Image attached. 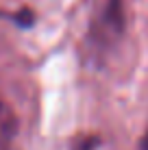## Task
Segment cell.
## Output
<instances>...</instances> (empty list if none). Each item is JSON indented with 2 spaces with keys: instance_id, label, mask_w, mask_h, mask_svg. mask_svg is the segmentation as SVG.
Wrapping results in <instances>:
<instances>
[{
  "instance_id": "4",
  "label": "cell",
  "mask_w": 148,
  "mask_h": 150,
  "mask_svg": "<svg viewBox=\"0 0 148 150\" xmlns=\"http://www.w3.org/2000/svg\"><path fill=\"white\" fill-rule=\"evenodd\" d=\"M140 150H148V133L144 135V139H142V144H140Z\"/></svg>"
},
{
  "instance_id": "1",
  "label": "cell",
  "mask_w": 148,
  "mask_h": 150,
  "mask_svg": "<svg viewBox=\"0 0 148 150\" xmlns=\"http://www.w3.org/2000/svg\"><path fill=\"white\" fill-rule=\"evenodd\" d=\"M122 24H124V2L122 0H107L103 18H100V28L109 37L111 33L115 35L122 33Z\"/></svg>"
},
{
  "instance_id": "2",
  "label": "cell",
  "mask_w": 148,
  "mask_h": 150,
  "mask_svg": "<svg viewBox=\"0 0 148 150\" xmlns=\"http://www.w3.org/2000/svg\"><path fill=\"white\" fill-rule=\"evenodd\" d=\"M18 133V117L4 100H0V150H7Z\"/></svg>"
},
{
  "instance_id": "3",
  "label": "cell",
  "mask_w": 148,
  "mask_h": 150,
  "mask_svg": "<svg viewBox=\"0 0 148 150\" xmlns=\"http://www.w3.org/2000/svg\"><path fill=\"white\" fill-rule=\"evenodd\" d=\"M94 146H96V139H94V137H91V139L87 137V139H85V142L81 144V146L76 148V150H94Z\"/></svg>"
}]
</instances>
